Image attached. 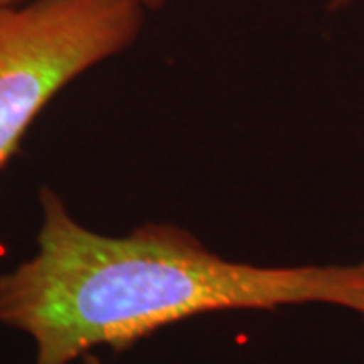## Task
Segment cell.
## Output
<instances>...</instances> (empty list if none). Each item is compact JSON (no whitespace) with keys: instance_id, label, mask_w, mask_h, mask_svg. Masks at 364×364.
<instances>
[{"instance_id":"5","label":"cell","mask_w":364,"mask_h":364,"mask_svg":"<svg viewBox=\"0 0 364 364\" xmlns=\"http://www.w3.org/2000/svg\"><path fill=\"white\" fill-rule=\"evenodd\" d=\"M79 363L81 364H104L100 360V356L95 354V352H87V354H83L81 358H79Z\"/></svg>"},{"instance_id":"2","label":"cell","mask_w":364,"mask_h":364,"mask_svg":"<svg viewBox=\"0 0 364 364\" xmlns=\"http://www.w3.org/2000/svg\"><path fill=\"white\" fill-rule=\"evenodd\" d=\"M140 0H26L0 6V168L57 91L132 47Z\"/></svg>"},{"instance_id":"3","label":"cell","mask_w":364,"mask_h":364,"mask_svg":"<svg viewBox=\"0 0 364 364\" xmlns=\"http://www.w3.org/2000/svg\"><path fill=\"white\" fill-rule=\"evenodd\" d=\"M26 0H0V6H13V4H21ZM148 11H158V9H164L166 4H170L172 0H140Z\"/></svg>"},{"instance_id":"4","label":"cell","mask_w":364,"mask_h":364,"mask_svg":"<svg viewBox=\"0 0 364 364\" xmlns=\"http://www.w3.org/2000/svg\"><path fill=\"white\" fill-rule=\"evenodd\" d=\"M354 2H358V0H328L326 2V11L328 13H342L346 9H350Z\"/></svg>"},{"instance_id":"1","label":"cell","mask_w":364,"mask_h":364,"mask_svg":"<svg viewBox=\"0 0 364 364\" xmlns=\"http://www.w3.org/2000/svg\"><path fill=\"white\" fill-rule=\"evenodd\" d=\"M39 203L37 253L0 273V324L35 342V364H71L100 346L126 350L205 314L324 304L364 318V259L253 265L170 223L95 233L49 186Z\"/></svg>"}]
</instances>
